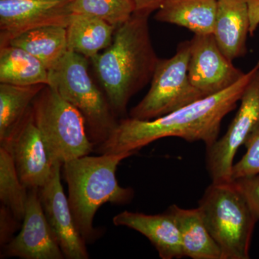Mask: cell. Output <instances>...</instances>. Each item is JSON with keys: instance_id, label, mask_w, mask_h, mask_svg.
<instances>
[{"instance_id": "13", "label": "cell", "mask_w": 259, "mask_h": 259, "mask_svg": "<svg viewBox=\"0 0 259 259\" xmlns=\"http://www.w3.org/2000/svg\"><path fill=\"white\" fill-rule=\"evenodd\" d=\"M1 256L23 259H63L58 244L42 210L37 189L28 190L25 216L20 233L3 248Z\"/></svg>"}, {"instance_id": "5", "label": "cell", "mask_w": 259, "mask_h": 259, "mask_svg": "<svg viewBox=\"0 0 259 259\" xmlns=\"http://www.w3.org/2000/svg\"><path fill=\"white\" fill-rule=\"evenodd\" d=\"M88 65V58L68 51L56 67L49 71V86L79 110L96 149L110 137L118 122L106 95L89 74Z\"/></svg>"}, {"instance_id": "27", "label": "cell", "mask_w": 259, "mask_h": 259, "mask_svg": "<svg viewBox=\"0 0 259 259\" xmlns=\"http://www.w3.org/2000/svg\"><path fill=\"white\" fill-rule=\"evenodd\" d=\"M166 0H133L135 5V13L150 15L157 11Z\"/></svg>"}, {"instance_id": "19", "label": "cell", "mask_w": 259, "mask_h": 259, "mask_svg": "<svg viewBox=\"0 0 259 259\" xmlns=\"http://www.w3.org/2000/svg\"><path fill=\"white\" fill-rule=\"evenodd\" d=\"M0 83L49 85V71L28 51L11 45L3 46L0 47Z\"/></svg>"}, {"instance_id": "28", "label": "cell", "mask_w": 259, "mask_h": 259, "mask_svg": "<svg viewBox=\"0 0 259 259\" xmlns=\"http://www.w3.org/2000/svg\"><path fill=\"white\" fill-rule=\"evenodd\" d=\"M250 18V36L254 35L259 26V0H248Z\"/></svg>"}, {"instance_id": "24", "label": "cell", "mask_w": 259, "mask_h": 259, "mask_svg": "<svg viewBox=\"0 0 259 259\" xmlns=\"http://www.w3.org/2000/svg\"><path fill=\"white\" fill-rule=\"evenodd\" d=\"M244 146L246 152L239 161L233 164L231 181L259 174V128L248 138Z\"/></svg>"}, {"instance_id": "17", "label": "cell", "mask_w": 259, "mask_h": 259, "mask_svg": "<svg viewBox=\"0 0 259 259\" xmlns=\"http://www.w3.org/2000/svg\"><path fill=\"white\" fill-rule=\"evenodd\" d=\"M217 0H166L156 11L161 23L183 27L194 35L213 34Z\"/></svg>"}, {"instance_id": "22", "label": "cell", "mask_w": 259, "mask_h": 259, "mask_svg": "<svg viewBox=\"0 0 259 259\" xmlns=\"http://www.w3.org/2000/svg\"><path fill=\"white\" fill-rule=\"evenodd\" d=\"M28 197V189L19 177L9 150L0 146V200L15 217L23 222Z\"/></svg>"}, {"instance_id": "1", "label": "cell", "mask_w": 259, "mask_h": 259, "mask_svg": "<svg viewBox=\"0 0 259 259\" xmlns=\"http://www.w3.org/2000/svg\"><path fill=\"white\" fill-rule=\"evenodd\" d=\"M258 70L259 59L233 86L158 118L122 119L110 137L95 150L100 154H135L144 146L167 137L180 138L188 142L202 141L209 147L218 139L223 119L234 110L247 85Z\"/></svg>"}, {"instance_id": "7", "label": "cell", "mask_w": 259, "mask_h": 259, "mask_svg": "<svg viewBox=\"0 0 259 259\" xmlns=\"http://www.w3.org/2000/svg\"><path fill=\"white\" fill-rule=\"evenodd\" d=\"M190 40L180 42L175 55L158 60L146 96L130 116L141 120L158 118L204 98L190 79Z\"/></svg>"}, {"instance_id": "2", "label": "cell", "mask_w": 259, "mask_h": 259, "mask_svg": "<svg viewBox=\"0 0 259 259\" xmlns=\"http://www.w3.org/2000/svg\"><path fill=\"white\" fill-rule=\"evenodd\" d=\"M148 18L135 13L116 29L110 47L91 59L115 115L125 113L131 99L151 82L159 60L151 41Z\"/></svg>"}, {"instance_id": "12", "label": "cell", "mask_w": 259, "mask_h": 259, "mask_svg": "<svg viewBox=\"0 0 259 259\" xmlns=\"http://www.w3.org/2000/svg\"><path fill=\"white\" fill-rule=\"evenodd\" d=\"M0 146L11 153L20 180L28 190H38L47 183L54 164L35 125L31 107L9 141Z\"/></svg>"}, {"instance_id": "4", "label": "cell", "mask_w": 259, "mask_h": 259, "mask_svg": "<svg viewBox=\"0 0 259 259\" xmlns=\"http://www.w3.org/2000/svg\"><path fill=\"white\" fill-rule=\"evenodd\" d=\"M198 208L207 229L221 250V259H248L258 222L233 181L212 182Z\"/></svg>"}, {"instance_id": "26", "label": "cell", "mask_w": 259, "mask_h": 259, "mask_svg": "<svg viewBox=\"0 0 259 259\" xmlns=\"http://www.w3.org/2000/svg\"><path fill=\"white\" fill-rule=\"evenodd\" d=\"M22 221L15 217L6 206L0 207V245L2 248L14 238L15 232L21 228Z\"/></svg>"}, {"instance_id": "23", "label": "cell", "mask_w": 259, "mask_h": 259, "mask_svg": "<svg viewBox=\"0 0 259 259\" xmlns=\"http://www.w3.org/2000/svg\"><path fill=\"white\" fill-rule=\"evenodd\" d=\"M69 9L71 13L97 17L117 28L136 11L133 0H72Z\"/></svg>"}, {"instance_id": "8", "label": "cell", "mask_w": 259, "mask_h": 259, "mask_svg": "<svg viewBox=\"0 0 259 259\" xmlns=\"http://www.w3.org/2000/svg\"><path fill=\"white\" fill-rule=\"evenodd\" d=\"M240 101L239 109L226 134L207 147L206 163L212 182H231L237 151L259 128V70Z\"/></svg>"}, {"instance_id": "18", "label": "cell", "mask_w": 259, "mask_h": 259, "mask_svg": "<svg viewBox=\"0 0 259 259\" xmlns=\"http://www.w3.org/2000/svg\"><path fill=\"white\" fill-rule=\"evenodd\" d=\"M117 28L92 15L72 13L66 27L68 51L93 59L110 47Z\"/></svg>"}, {"instance_id": "21", "label": "cell", "mask_w": 259, "mask_h": 259, "mask_svg": "<svg viewBox=\"0 0 259 259\" xmlns=\"http://www.w3.org/2000/svg\"><path fill=\"white\" fill-rule=\"evenodd\" d=\"M47 85L18 86L0 83V145L8 142Z\"/></svg>"}, {"instance_id": "25", "label": "cell", "mask_w": 259, "mask_h": 259, "mask_svg": "<svg viewBox=\"0 0 259 259\" xmlns=\"http://www.w3.org/2000/svg\"><path fill=\"white\" fill-rule=\"evenodd\" d=\"M246 201L257 221H259V174L232 180Z\"/></svg>"}, {"instance_id": "9", "label": "cell", "mask_w": 259, "mask_h": 259, "mask_svg": "<svg viewBox=\"0 0 259 259\" xmlns=\"http://www.w3.org/2000/svg\"><path fill=\"white\" fill-rule=\"evenodd\" d=\"M188 73L204 97L224 91L245 74L223 54L213 34L194 35L190 40Z\"/></svg>"}, {"instance_id": "11", "label": "cell", "mask_w": 259, "mask_h": 259, "mask_svg": "<svg viewBox=\"0 0 259 259\" xmlns=\"http://www.w3.org/2000/svg\"><path fill=\"white\" fill-rule=\"evenodd\" d=\"M61 163H54L49 180L38 189L42 210L65 258L88 259L86 242L75 223L61 181Z\"/></svg>"}, {"instance_id": "14", "label": "cell", "mask_w": 259, "mask_h": 259, "mask_svg": "<svg viewBox=\"0 0 259 259\" xmlns=\"http://www.w3.org/2000/svg\"><path fill=\"white\" fill-rule=\"evenodd\" d=\"M116 226L139 232L151 241L162 259L183 257L180 231L169 213L146 214L129 211L119 213L112 219Z\"/></svg>"}, {"instance_id": "6", "label": "cell", "mask_w": 259, "mask_h": 259, "mask_svg": "<svg viewBox=\"0 0 259 259\" xmlns=\"http://www.w3.org/2000/svg\"><path fill=\"white\" fill-rule=\"evenodd\" d=\"M35 125L41 134L52 163L90 155L95 150L83 116L55 89L47 85L32 105Z\"/></svg>"}, {"instance_id": "3", "label": "cell", "mask_w": 259, "mask_h": 259, "mask_svg": "<svg viewBox=\"0 0 259 259\" xmlns=\"http://www.w3.org/2000/svg\"><path fill=\"white\" fill-rule=\"evenodd\" d=\"M133 153L90 155L64 163V175L68 185V199L76 228L86 243L100 236L93 226L98 209L105 203L124 205L131 202L134 190L122 187L116 178L121 161Z\"/></svg>"}, {"instance_id": "15", "label": "cell", "mask_w": 259, "mask_h": 259, "mask_svg": "<svg viewBox=\"0 0 259 259\" xmlns=\"http://www.w3.org/2000/svg\"><path fill=\"white\" fill-rule=\"evenodd\" d=\"M249 32L248 0H217L213 35L230 60L233 61L247 54Z\"/></svg>"}, {"instance_id": "20", "label": "cell", "mask_w": 259, "mask_h": 259, "mask_svg": "<svg viewBox=\"0 0 259 259\" xmlns=\"http://www.w3.org/2000/svg\"><path fill=\"white\" fill-rule=\"evenodd\" d=\"M6 45L28 51L50 71L68 52L66 28L46 26L33 29L13 37Z\"/></svg>"}, {"instance_id": "10", "label": "cell", "mask_w": 259, "mask_h": 259, "mask_svg": "<svg viewBox=\"0 0 259 259\" xmlns=\"http://www.w3.org/2000/svg\"><path fill=\"white\" fill-rule=\"evenodd\" d=\"M72 0H0V47L13 37L46 26L66 27Z\"/></svg>"}, {"instance_id": "16", "label": "cell", "mask_w": 259, "mask_h": 259, "mask_svg": "<svg viewBox=\"0 0 259 259\" xmlns=\"http://www.w3.org/2000/svg\"><path fill=\"white\" fill-rule=\"evenodd\" d=\"M175 220L182 241L183 257L192 259H221L220 247L207 229L198 207L181 208L172 204L166 210Z\"/></svg>"}]
</instances>
